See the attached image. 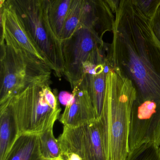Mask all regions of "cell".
I'll return each instance as SVG.
<instances>
[{
	"label": "cell",
	"mask_w": 160,
	"mask_h": 160,
	"mask_svg": "<svg viewBox=\"0 0 160 160\" xmlns=\"http://www.w3.org/2000/svg\"><path fill=\"white\" fill-rule=\"evenodd\" d=\"M112 32L107 53L109 68L132 82L137 98L160 100V42L150 20L131 0H120Z\"/></svg>",
	"instance_id": "6da1fadb"
},
{
	"label": "cell",
	"mask_w": 160,
	"mask_h": 160,
	"mask_svg": "<svg viewBox=\"0 0 160 160\" xmlns=\"http://www.w3.org/2000/svg\"><path fill=\"white\" fill-rule=\"evenodd\" d=\"M136 98L137 92L132 82L109 68L100 117L108 129L109 160H126L129 154L130 125Z\"/></svg>",
	"instance_id": "7a4b0ae2"
},
{
	"label": "cell",
	"mask_w": 160,
	"mask_h": 160,
	"mask_svg": "<svg viewBox=\"0 0 160 160\" xmlns=\"http://www.w3.org/2000/svg\"><path fill=\"white\" fill-rule=\"evenodd\" d=\"M8 101L19 135L45 131L54 126L61 112L56 92L52 91L49 81L31 85Z\"/></svg>",
	"instance_id": "3957f363"
},
{
	"label": "cell",
	"mask_w": 160,
	"mask_h": 160,
	"mask_svg": "<svg viewBox=\"0 0 160 160\" xmlns=\"http://www.w3.org/2000/svg\"><path fill=\"white\" fill-rule=\"evenodd\" d=\"M3 7L10 8L16 13L44 56L46 64L55 75L59 78L64 75L61 41L51 28L44 1L6 0Z\"/></svg>",
	"instance_id": "277c9868"
},
{
	"label": "cell",
	"mask_w": 160,
	"mask_h": 160,
	"mask_svg": "<svg viewBox=\"0 0 160 160\" xmlns=\"http://www.w3.org/2000/svg\"><path fill=\"white\" fill-rule=\"evenodd\" d=\"M0 104L29 86L49 81L51 69L25 51L1 42Z\"/></svg>",
	"instance_id": "5b68a950"
},
{
	"label": "cell",
	"mask_w": 160,
	"mask_h": 160,
	"mask_svg": "<svg viewBox=\"0 0 160 160\" xmlns=\"http://www.w3.org/2000/svg\"><path fill=\"white\" fill-rule=\"evenodd\" d=\"M58 140L62 152L74 153L82 160H109L108 129L100 118L76 128L64 127Z\"/></svg>",
	"instance_id": "8992f818"
},
{
	"label": "cell",
	"mask_w": 160,
	"mask_h": 160,
	"mask_svg": "<svg viewBox=\"0 0 160 160\" xmlns=\"http://www.w3.org/2000/svg\"><path fill=\"white\" fill-rule=\"evenodd\" d=\"M65 75L73 89L80 83L84 75V66L95 52L106 48L96 32L85 27H80L68 39L61 41Z\"/></svg>",
	"instance_id": "52a82bcc"
},
{
	"label": "cell",
	"mask_w": 160,
	"mask_h": 160,
	"mask_svg": "<svg viewBox=\"0 0 160 160\" xmlns=\"http://www.w3.org/2000/svg\"><path fill=\"white\" fill-rule=\"evenodd\" d=\"M145 143L160 146V100L136 98L132 107L129 135V153Z\"/></svg>",
	"instance_id": "ba28073f"
},
{
	"label": "cell",
	"mask_w": 160,
	"mask_h": 160,
	"mask_svg": "<svg viewBox=\"0 0 160 160\" xmlns=\"http://www.w3.org/2000/svg\"><path fill=\"white\" fill-rule=\"evenodd\" d=\"M109 70L107 55L101 52L94 53L84 66L83 77L80 84L88 92L97 119L102 112Z\"/></svg>",
	"instance_id": "9c48e42d"
},
{
	"label": "cell",
	"mask_w": 160,
	"mask_h": 160,
	"mask_svg": "<svg viewBox=\"0 0 160 160\" xmlns=\"http://www.w3.org/2000/svg\"><path fill=\"white\" fill-rule=\"evenodd\" d=\"M1 42L25 51L46 63L41 52L34 43L15 12L5 7L1 8Z\"/></svg>",
	"instance_id": "30bf717a"
},
{
	"label": "cell",
	"mask_w": 160,
	"mask_h": 160,
	"mask_svg": "<svg viewBox=\"0 0 160 160\" xmlns=\"http://www.w3.org/2000/svg\"><path fill=\"white\" fill-rule=\"evenodd\" d=\"M105 0H83L79 27L95 31L101 38L108 32H112L115 18Z\"/></svg>",
	"instance_id": "8fae6325"
},
{
	"label": "cell",
	"mask_w": 160,
	"mask_h": 160,
	"mask_svg": "<svg viewBox=\"0 0 160 160\" xmlns=\"http://www.w3.org/2000/svg\"><path fill=\"white\" fill-rule=\"evenodd\" d=\"M74 99L65 106L60 119L64 127L76 128L97 119L91 98L81 84L73 88Z\"/></svg>",
	"instance_id": "7c38bea8"
},
{
	"label": "cell",
	"mask_w": 160,
	"mask_h": 160,
	"mask_svg": "<svg viewBox=\"0 0 160 160\" xmlns=\"http://www.w3.org/2000/svg\"><path fill=\"white\" fill-rule=\"evenodd\" d=\"M4 160H45L40 151L39 134L19 135Z\"/></svg>",
	"instance_id": "4fadbf2b"
},
{
	"label": "cell",
	"mask_w": 160,
	"mask_h": 160,
	"mask_svg": "<svg viewBox=\"0 0 160 160\" xmlns=\"http://www.w3.org/2000/svg\"><path fill=\"white\" fill-rule=\"evenodd\" d=\"M8 102L0 104V160H4L18 136Z\"/></svg>",
	"instance_id": "5bb4252c"
},
{
	"label": "cell",
	"mask_w": 160,
	"mask_h": 160,
	"mask_svg": "<svg viewBox=\"0 0 160 160\" xmlns=\"http://www.w3.org/2000/svg\"><path fill=\"white\" fill-rule=\"evenodd\" d=\"M70 2L71 0H50L47 6L49 23L54 34L60 39Z\"/></svg>",
	"instance_id": "9a60e30c"
},
{
	"label": "cell",
	"mask_w": 160,
	"mask_h": 160,
	"mask_svg": "<svg viewBox=\"0 0 160 160\" xmlns=\"http://www.w3.org/2000/svg\"><path fill=\"white\" fill-rule=\"evenodd\" d=\"M53 127L39 134L41 155L45 160L62 159V150L58 139L54 135Z\"/></svg>",
	"instance_id": "2e32d148"
},
{
	"label": "cell",
	"mask_w": 160,
	"mask_h": 160,
	"mask_svg": "<svg viewBox=\"0 0 160 160\" xmlns=\"http://www.w3.org/2000/svg\"><path fill=\"white\" fill-rule=\"evenodd\" d=\"M82 5L83 0H71L60 36L61 41L70 38L79 28Z\"/></svg>",
	"instance_id": "e0dca14e"
},
{
	"label": "cell",
	"mask_w": 160,
	"mask_h": 160,
	"mask_svg": "<svg viewBox=\"0 0 160 160\" xmlns=\"http://www.w3.org/2000/svg\"><path fill=\"white\" fill-rule=\"evenodd\" d=\"M126 160H160L158 147L152 143H145L131 151Z\"/></svg>",
	"instance_id": "ac0fdd59"
},
{
	"label": "cell",
	"mask_w": 160,
	"mask_h": 160,
	"mask_svg": "<svg viewBox=\"0 0 160 160\" xmlns=\"http://www.w3.org/2000/svg\"><path fill=\"white\" fill-rule=\"evenodd\" d=\"M132 4L151 20L160 6V0H131Z\"/></svg>",
	"instance_id": "d6986e66"
},
{
	"label": "cell",
	"mask_w": 160,
	"mask_h": 160,
	"mask_svg": "<svg viewBox=\"0 0 160 160\" xmlns=\"http://www.w3.org/2000/svg\"><path fill=\"white\" fill-rule=\"evenodd\" d=\"M150 22L154 34L160 42V6L150 20Z\"/></svg>",
	"instance_id": "ffe728a7"
},
{
	"label": "cell",
	"mask_w": 160,
	"mask_h": 160,
	"mask_svg": "<svg viewBox=\"0 0 160 160\" xmlns=\"http://www.w3.org/2000/svg\"><path fill=\"white\" fill-rule=\"evenodd\" d=\"M59 98L61 103L66 106L72 102L74 96L73 94H70L67 91H62L59 94Z\"/></svg>",
	"instance_id": "44dd1931"
},
{
	"label": "cell",
	"mask_w": 160,
	"mask_h": 160,
	"mask_svg": "<svg viewBox=\"0 0 160 160\" xmlns=\"http://www.w3.org/2000/svg\"><path fill=\"white\" fill-rule=\"evenodd\" d=\"M62 159L63 160H82L78 155L69 152H62Z\"/></svg>",
	"instance_id": "7402d4cb"
},
{
	"label": "cell",
	"mask_w": 160,
	"mask_h": 160,
	"mask_svg": "<svg viewBox=\"0 0 160 160\" xmlns=\"http://www.w3.org/2000/svg\"><path fill=\"white\" fill-rule=\"evenodd\" d=\"M105 1L111 9L113 13H116L119 8L120 0H105Z\"/></svg>",
	"instance_id": "603a6c76"
},
{
	"label": "cell",
	"mask_w": 160,
	"mask_h": 160,
	"mask_svg": "<svg viewBox=\"0 0 160 160\" xmlns=\"http://www.w3.org/2000/svg\"><path fill=\"white\" fill-rule=\"evenodd\" d=\"M5 1L6 0H0V8L3 6Z\"/></svg>",
	"instance_id": "cb8c5ba5"
},
{
	"label": "cell",
	"mask_w": 160,
	"mask_h": 160,
	"mask_svg": "<svg viewBox=\"0 0 160 160\" xmlns=\"http://www.w3.org/2000/svg\"><path fill=\"white\" fill-rule=\"evenodd\" d=\"M44 1V3H45V5H46V7H47V5H48V3L50 0H43Z\"/></svg>",
	"instance_id": "d4e9b609"
},
{
	"label": "cell",
	"mask_w": 160,
	"mask_h": 160,
	"mask_svg": "<svg viewBox=\"0 0 160 160\" xmlns=\"http://www.w3.org/2000/svg\"><path fill=\"white\" fill-rule=\"evenodd\" d=\"M159 152L160 153V146H159Z\"/></svg>",
	"instance_id": "484cf974"
},
{
	"label": "cell",
	"mask_w": 160,
	"mask_h": 160,
	"mask_svg": "<svg viewBox=\"0 0 160 160\" xmlns=\"http://www.w3.org/2000/svg\"><path fill=\"white\" fill-rule=\"evenodd\" d=\"M62 160V159H61V160Z\"/></svg>",
	"instance_id": "4316f807"
}]
</instances>
